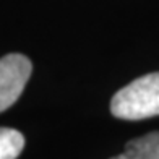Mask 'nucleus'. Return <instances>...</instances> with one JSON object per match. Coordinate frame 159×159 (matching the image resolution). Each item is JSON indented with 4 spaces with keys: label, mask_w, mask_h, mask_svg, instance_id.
<instances>
[{
    "label": "nucleus",
    "mask_w": 159,
    "mask_h": 159,
    "mask_svg": "<svg viewBox=\"0 0 159 159\" xmlns=\"http://www.w3.org/2000/svg\"><path fill=\"white\" fill-rule=\"evenodd\" d=\"M111 112L124 120L159 115V71L143 75L119 89L111 101Z\"/></svg>",
    "instance_id": "nucleus-1"
},
{
    "label": "nucleus",
    "mask_w": 159,
    "mask_h": 159,
    "mask_svg": "<svg viewBox=\"0 0 159 159\" xmlns=\"http://www.w3.org/2000/svg\"><path fill=\"white\" fill-rule=\"evenodd\" d=\"M31 60L23 54H8L0 59V112L16 102L31 76Z\"/></svg>",
    "instance_id": "nucleus-2"
},
{
    "label": "nucleus",
    "mask_w": 159,
    "mask_h": 159,
    "mask_svg": "<svg viewBox=\"0 0 159 159\" xmlns=\"http://www.w3.org/2000/svg\"><path fill=\"white\" fill-rule=\"evenodd\" d=\"M111 159H159V132L130 140L125 144L124 153Z\"/></svg>",
    "instance_id": "nucleus-3"
},
{
    "label": "nucleus",
    "mask_w": 159,
    "mask_h": 159,
    "mask_svg": "<svg viewBox=\"0 0 159 159\" xmlns=\"http://www.w3.org/2000/svg\"><path fill=\"white\" fill-rule=\"evenodd\" d=\"M25 148V136L15 128L0 127V159H16Z\"/></svg>",
    "instance_id": "nucleus-4"
}]
</instances>
